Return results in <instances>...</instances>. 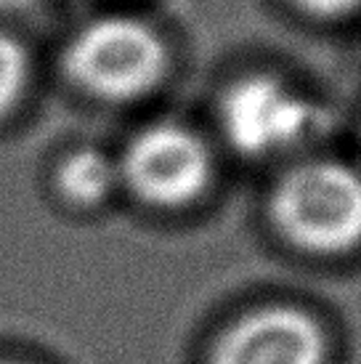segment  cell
Returning <instances> with one entry per match:
<instances>
[{"mask_svg":"<svg viewBox=\"0 0 361 364\" xmlns=\"http://www.w3.org/2000/svg\"><path fill=\"white\" fill-rule=\"evenodd\" d=\"M27 3H32V0H0V9H21Z\"/></svg>","mask_w":361,"mask_h":364,"instance_id":"9","label":"cell"},{"mask_svg":"<svg viewBox=\"0 0 361 364\" xmlns=\"http://www.w3.org/2000/svg\"><path fill=\"white\" fill-rule=\"evenodd\" d=\"M221 131L244 157H269L301 144L319 122L308 99L274 75H247L223 91Z\"/></svg>","mask_w":361,"mask_h":364,"instance_id":"4","label":"cell"},{"mask_svg":"<svg viewBox=\"0 0 361 364\" xmlns=\"http://www.w3.org/2000/svg\"><path fill=\"white\" fill-rule=\"evenodd\" d=\"M30 53L14 35L0 32V120L16 109L30 85Z\"/></svg>","mask_w":361,"mask_h":364,"instance_id":"7","label":"cell"},{"mask_svg":"<svg viewBox=\"0 0 361 364\" xmlns=\"http://www.w3.org/2000/svg\"><path fill=\"white\" fill-rule=\"evenodd\" d=\"M0 364H24V362H16V359H0Z\"/></svg>","mask_w":361,"mask_h":364,"instance_id":"10","label":"cell"},{"mask_svg":"<svg viewBox=\"0 0 361 364\" xmlns=\"http://www.w3.org/2000/svg\"><path fill=\"white\" fill-rule=\"evenodd\" d=\"M269 215L284 242L316 258L361 247V173L335 160H308L279 178Z\"/></svg>","mask_w":361,"mask_h":364,"instance_id":"1","label":"cell"},{"mask_svg":"<svg viewBox=\"0 0 361 364\" xmlns=\"http://www.w3.org/2000/svg\"><path fill=\"white\" fill-rule=\"evenodd\" d=\"M120 181L141 203L178 210L208 192L212 160L208 144L180 122H151L125 146Z\"/></svg>","mask_w":361,"mask_h":364,"instance_id":"3","label":"cell"},{"mask_svg":"<svg viewBox=\"0 0 361 364\" xmlns=\"http://www.w3.org/2000/svg\"><path fill=\"white\" fill-rule=\"evenodd\" d=\"M171 67L168 43L136 16H99L72 35L64 51L70 80L101 102H136Z\"/></svg>","mask_w":361,"mask_h":364,"instance_id":"2","label":"cell"},{"mask_svg":"<svg viewBox=\"0 0 361 364\" xmlns=\"http://www.w3.org/2000/svg\"><path fill=\"white\" fill-rule=\"evenodd\" d=\"M330 341L316 316L287 304L252 309L226 324L208 364H327Z\"/></svg>","mask_w":361,"mask_h":364,"instance_id":"5","label":"cell"},{"mask_svg":"<svg viewBox=\"0 0 361 364\" xmlns=\"http://www.w3.org/2000/svg\"><path fill=\"white\" fill-rule=\"evenodd\" d=\"M295 3L313 16H345L361 9V0H295Z\"/></svg>","mask_w":361,"mask_h":364,"instance_id":"8","label":"cell"},{"mask_svg":"<svg viewBox=\"0 0 361 364\" xmlns=\"http://www.w3.org/2000/svg\"><path fill=\"white\" fill-rule=\"evenodd\" d=\"M56 189L75 208H96L120 183V165L96 146H77L61 157Z\"/></svg>","mask_w":361,"mask_h":364,"instance_id":"6","label":"cell"}]
</instances>
